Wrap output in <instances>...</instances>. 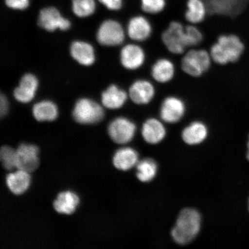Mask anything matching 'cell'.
Returning <instances> with one entry per match:
<instances>
[{"mask_svg": "<svg viewBox=\"0 0 249 249\" xmlns=\"http://www.w3.org/2000/svg\"><path fill=\"white\" fill-rule=\"evenodd\" d=\"M38 82L32 74H26L22 77L20 86L14 91V96L18 102L28 103L33 100L38 88Z\"/></svg>", "mask_w": 249, "mask_h": 249, "instance_id": "cell-18", "label": "cell"}, {"mask_svg": "<svg viewBox=\"0 0 249 249\" xmlns=\"http://www.w3.org/2000/svg\"><path fill=\"white\" fill-rule=\"evenodd\" d=\"M136 176L140 181L148 182L151 181L157 175L158 166L154 160L145 159L139 161L136 165Z\"/></svg>", "mask_w": 249, "mask_h": 249, "instance_id": "cell-26", "label": "cell"}, {"mask_svg": "<svg viewBox=\"0 0 249 249\" xmlns=\"http://www.w3.org/2000/svg\"><path fill=\"white\" fill-rule=\"evenodd\" d=\"M161 40L167 51L173 55L185 53L186 44L185 26L179 20H171L161 35Z\"/></svg>", "mask_w": 249, "mask_h": 249, "instance_id": "cell-4", "label": "cell"}, {"mask_svg": "<svg viewBox=\"0 0 249 249\" xmlns=\"http://www.w3.org/2000/svg\"><path fill=\"white\" fill-rule=\"evenodd\" d=\"M245 51L241 39L234 34H222L211 46L210 53L214 64L226 65L235 63Z\"/></svg>", "mask_w": 249, "mask_h": 249, "instance_id": "cell-1", "label": "cell"}, {"mask_svg": "<svg viewBox=\"0 0 249 249\" xmlns=\"http://www.w3.org/2000/svg\"><path fill=\"white\" fill-rule=\"evenodd\" d=\"M0 159L6 170H12L16 167V151L8 146H3L0 151Z\"/></svg>", "mask_w": 249, "mask_h": 249, "instance_id": "cell-30", "label": "cell"}, {"mask_svg": "<svg viewBox=\"0 0 249 249\" xmlns=\"http://www.w3.org/2000/svg\"><path fill=\"white\" fill-rule=\"evenodd\" d=\"M147 54L144 48L136 43L123 47L120 53V61L126 70L136 71L144 66Z\"/></svg>", "mask_w": 249, "mask_h": 249, "instance_id": "cell-12", "label": "cell"}, {"mask_svg": "<svg viewBox=\"0 0 249 249\" xmlns=\"http://www.w3.org/2000/svg\"><path fill=\"white\" fill-rule=\"evenodd\" d=\"M209 17L236 18L247 9L249 0H205Z\"/></svg>", "mask_w": 249, "mask_h": 249, "instance_id": "cell-5", "label": "cell"}, {"mask_svg": "<svg viewBox=\"0 0 249 249\" xmlns=\"http://www.w3.org/2000/svg\"></svg>", "mask_w": 249, "mask_h": 249, "instance_id": "cell-35", "label": "cell"}, {"mask_svg": "<svg viewBox=\"0 0 249 249\" xmlns=\"http://www.w3.org/2000/svg\"><path fill=\"white\" fill-rule=\"evenodd\" d=\"M79 198L78 196L71 191L60 193L54 202V208L57 213L70 214L75 211Z\"/></svg>", "mask_w": 249, "mask_h": 249, "instance_id": "cell-24", "label": "cell"}, {"mask_svg": "<svg viewBox=\"0 0 249 249\" xmlns=\"http://www.w3.org/2000/svg\"><path fill=\"white\" fill-rule=\"evenodd\" d=\"M201 216L197 211L186 208L179 214L171 236L177 244H189L197 236L201 228Z\"/></svg>", "mask_w": 249, "mask_h": 249, "instance_id": "cell-2", "label": "cell"}, {"mask_svg": "<svg viewBox=\"0 0 249 249\" xmlns=\"http://www.w3.org/2000/svg\"><path fill=\"white\" fill-rule=\"evenodd\" d=\"M99 1L112 11L120 10L123 6V0H99Z\"/></svg>", "mask_w": 249, "mask_h": 249, "instance_id": "cell-32", "label": "cell"}, {"mask_svg": "<svg viewBox=\"0 0 249 249\" xmlns=\"http://www.w3.org/2000/svg\"><path fill=\"white\" fill-rule=\"evenodd\" d=\"M136 131V124L124 117L117 118L112 121L108 129L111 139L118 144H126L131 141Z\"/></svg>", "mask_w": 249, "mask_h": 249, "instance_id": "cell-11", "label": "cell"}, {"mask_svg": "<svg viewBox=\"0 0 249 249\" xmlns=\"http://www.w3.org/2000/svg\"><path fill=\"white\" fill-rule=\"evenodd\" d=\"M187 111L186 102L177 95L166 96L161 102L160 116L163 122L174 124L179 122L185 116Z\"/></svg>", "mask_w": 249, "mask_h": 249, "instance_id": "cell-6", "label": "cell"}, {"mask_svg": "<svg viewBox=\"0 0 249 249\" xmlns=\"http://www.w3.org/2000/svg\"><path fill=\"white\" fill-rule=\"evenodd\" d=\"M33 115L37 121H52L58 116V109L52 102L43 101L34 105Z\"/></svg>", "mask_w": 249, "mask_h": 249, "instance_id": "cell-25", "label": "cell"}, {"mask_svg": "<svg viewBox=\"0 0 249 249\" xmlns=\"http://www.w3.org/2000/svg\"><path fill=\"white\" fill-rule=\"evenodd\" d=\"M248 160H249V142H248V152H247V155Z\"/></svg>", "mask_w": 249, "mask_h": 249, "instance_id": "cell-34", "label": "cell"}, {"mask_svg": "<svg viewBox=\"0 0 249 249\" xmlns=\"http://www.w3.org/2000/svg\"><path fill=\"white\" fill-rule=\"evenodd\" d=\"M76 122L82 124H95L104 117V109L100 105L89 99H82L76 103L73 111Z\"/></svg>", "mask_w": 249, "mask_h": 249, "instance_id": "cell-7", "label": "cell"}, {"mask_svg": "<svg viewBox=\"0 0 249 249\" xmlns=\"http://www.w3.org/2000/svg\"><path fill=\"white\" fill-rule=\"evenodd\" d=\"M208 127L200 121H195L183 129L182 138L186 144L196 145L200 144L207 138Z\"/></svg>", "mask_w": 249, "mask_h": 249, "instance_id": "cell-19", "label": "cell"}, {"mask_svg": "<svg viewBox=\"0 0 249 249\" xmlns=\"http://www.w3.org/2000/svg\"><path fill=\"white\" fill-rule=\"evenodd\" d=\"M8 110V103L7 98L4 95H1L0 98V114L1 116H5Z\"/></svg>", "mask_w": 249, "mask_h": 249, "instance_id": "cell-33", "label": "cell"}, {"mask_svg": "<svg viewBox=\"0 0 249 249\" xmlns=\"http://www.w3.org/2000/svg\"><path fill=\"white\" fill-rule=\"evenodd\" d=\"M162 120L156 118H149L143 123L142 135L145 141L149 144L160 143L166 135V129Z\"/></svg>", "mask_w": 249, "mask_h": 249, "instance_id": "cell-17", "label": "cell"}, {"mask_svg": "<svg viewBox=\"0 0 249 249\" xmlns=\"http://www.w3.org/2000/svg\"><path fill=\"white\" fill-rule=\"evenodd\" d=\"M71 53L74 60L86 66L93 64L95 61L92 46L86 42H74L71 45Z\"/></svg>", "mask_w": 249, "mask_h": 249, "instance_id": "cell-23", "label": "cell"}, {"mask_svg": "<svg viewBox=\"0 0 249 249\" xmlns=\"http://www.w3.org/2000/svg\"><path fill=\"white\" fill-rule=\"evenodd\" d=\"M125 34L121 24L117 21L108 20L103 23L98 31L97 39L101 45L115 46L123 44Z\"/></svg>", "mask_w": 249, "mask_h": 249, "instance_id": "cell-10", "label": "cell"}, {"mask_svg": "<svg viewBox=\"0 0 249 249\" xmlns=\"http://www.w3.org/2000/svg\"><path fill=\"white\" fill-rule=\"evenodd\" d=\"M153 24L144 14L133 16L127 26V36L136 42H144L151 38L153 34Z\"/></svg>", "mask_w": 249, "mask_h": 249, "instance_id": "cell-8", "label": "cell"}, {"mask_svg": "<svg viewBox=\"0 0 249 249\" xmlns=\"http://www.w3.org/2000/svg\"><path fill=\"white\" fill-rule=\"evenodd\" d=\"M157 89L154 83L148 79H139L133 82L129 89L130 100L136 105L147 106L154 101Z\"/></svg>", "mask_w": 249, "mask_h": 249, "instance_id": "cell-9", "label": "cell"}, {"mask_svg": "<svg viewBox=\"0 0 249 249\" xmlns=\"http://www.w3.org/2000/svg\"><path fill=\"white\" fill-rule=\"evenodd\" d=\"M213 62L210 51L204 49L191 48L182 55L180 68L186 75L199 78L210 71Z\"/></svg>", "mask_w": 249, "mask_h": 249, "instance_id": "cell-3", "label": "cell"}, {"mask_svg": "<svg viewBox=\"0 0 249 249\" xmlns=\"http://www.w3.org/2000/svg\"><path fill=\"white\" fill-rule=\"evenodd\" d=\"M6 4L9 8L23 10L29 5V0H5Z\"/></svg>", "mask_w": 249, "mask_h": 249, "instance_id": "cell-31", "label": "cell"}, {"mask_svg": "<svg viewBox=\"0 0 249 249\" xmlns=\"http://www.w3.org/2000/svg\"><path fill=\"white\" fill-rule=\"evenodd\" d=\"M185 36L187 46L189 49L200 45L204 40L203 34L197 25H186Z\"/></svg>", "mask_w": 249, "mask_h": 249, "instance_id": "cell-28", "label": "cell"}, {"mask_svg": "<svg viewBox=\"0 0 249 249\" xmlns=\"http://www.w3.org/2000/svg\"><path fill=\"white\" fill-rule=\"evenodd\" d=\"M40 27L48 31L57 29L67 30L71 26L70 21L64 18L57 9L47 8L40 11L38 19Z\"/></svg>", "mask_w": 249, "mask_h": 249, "instance_id": "cell-15", "label": "cell"}, {"mask_svg": "<svg viewBox=\"0 0 249 249\" xmlns=\"http://www.w3.org/2000/svg\"><path fill=\"white\" fill-rule=\"evenodd\" d=\"M150 74L156 83L166 85L172 82L176 75V67L173 61L166 57L157 59L152 65Z\"/></svg>", "mask_w": 249, "mask_h": 249, "instance_id": "cell-14", "label": "cell"}, {"mask_svg": "<svg viewBox=\"0 0 249 249\" xmlns=\"http://www.w3.org/2000/svg\"><path fill=\"white\" fill-rule=\"evenodd\" d=\"M31 177L29 172L18 170L9 174L6 178L8 188L15 195H19L26 192L30 185Z\"/></svg>", "mask_w": 249, "mask_h": 249, "instance_id": "cell-21", "label": "cell"}, {"mask_svg": "<svg viewBox=\"0 0 249 249\" xmlns=\"http://www.w3.org/2000/svg\"><path fill=\"white\" fill-rule=\"evenodd\" d=\"M38 152L36 145L21 144L16 150V167L29 173L35 170L39 164Z\"/></svg>", "mask_w": 249, "mask_h": 249, "instance_id": "cell-13", "label": "cell"}, {"mask_svg": "<svg viewBox=\"0 0 249 249\" xmlns=\"http://www.w3.org/2000/svg\"><path fill=\"white\" fill-rule=\"evenodd\" d=\"M209 17V10L205 0H186L183 18L190 24L204 23Z\"/></svg>", "mask_w": 249, "mask_h": 249, "instance_id": "cell-16", "label": "cell"}, {"mask_svg": "<svg viewBox=\"0 0 249 249\" xmlns=\"http://www.w3.org/2000/svg\"><path fill=\"white\" fill-rule=\"evenodd\" d=\"M128 97V93L124 89L116 85H111L103 92L102 101L108 108L118 109L124 107Z\"/></svg>", "mask_w": 249, "mask_h": 249, "instance_id": "cell-20", "label": "cell"}, {"mask_svg": "<svg viewBox=\"0 0 249 249\" xmlns=\"http://www.w3.org/2000/svg\"><path fill=\"white\" fill-rule=\"evenodd\" d=\"M139 155L135 149L123 148L118 150L113 158L114 166L118 170L127 171L131 169L139 162Z\"/></svg>", "mask_w": 249, "mask_h": 249, "instance_id": "cell-22", "label": "cell"}, {"mask_svg": "<svg viewBox=\"0 0 249 249\" xmlns=\"http://www.w3.org/2000/svg\"><path fill=\"white\" fill-rule=\"evenodd\" d=\"M74 13L81 18L89 17L95 10L94 0H73Z\"/></svg>", "mask_w": 249, "mask_h": 249, "instance_id": "cell-29", "label": "cell"}, {"mask_svg": "<svg viewBox=\"0 0 249 249\" xmlns=\"http://www.w3.org/2000/svg\"><path fill=\"white\" fill-rule=\"evenodd\" d=\"M168 0H140V10L148 17H156L166 11Z\"/></svg>", "mask_w": 249, "mask_h": 249, "instance_id": "cell-27", "label": "cell"}]
</instances>
